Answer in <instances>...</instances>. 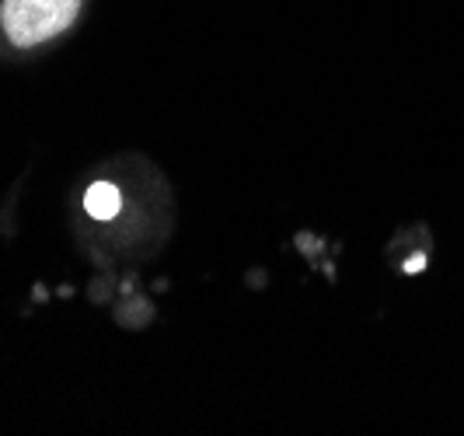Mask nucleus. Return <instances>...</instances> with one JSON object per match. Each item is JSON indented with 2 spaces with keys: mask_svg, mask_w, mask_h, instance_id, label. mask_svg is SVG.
<instances>
[{
  "mask_svg": "<svg viewBox=\"0 0 464 436\" xmlns=\"http://www.w3.org/2000/svg\"><path fill=\"white\" fill-rule=\"evenodd\" d=\"M81 0H4V32L14 46H39L67 32L77 18Z\"/></svg>",
  "mask_w": 464,
  "mask_h": 436,
  "instance_id": "1",
  "label": "nucleus"
},
{
  "mask_svg": "<svg viewBox=\"0 0 464 436\" xmlns=\"http://www.w3.org/2000/svg\"><path fill=\"white\" fill-rule=\"evenodd\" d=\"M122 207V199H119V189L112 182H94L88 189V196H84V209L92 213L94 220H112Z\"/></svg>",
  "mask_w": 464,
  "mask_h": 436,
  "instance_id": "2",
  "label": "nucleus"
}]
</instances>
